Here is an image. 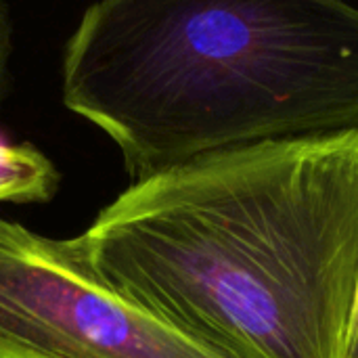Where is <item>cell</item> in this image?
<instances>
[{
  "mask_svg": "<svg viewBox=\"0 0 358 358\" xmlns=\"http://www.w3.org/2000/svg\"><path fill=\"white\" fill-rule=\"evenodd\" d=\"M13 52V21L8 6L0 2V105L8 86V63Z\"/></svg>",
  "mask_w": 358,
  "mask_h": 358,
  "instance_id": "obj_5",
  "label": "cell"
},
{
  "mask_svg": "<svg viewBox=\"0 0 358 358\" xmlns=\"http://www.w3.org/2000/svg\"><path fill=\"white\" fill-rule=\"evenodd\" d=\"M0 358H220L109 287L80 237L0 220Z\"/></svg>",
  "mask_w": 358,
  "mask_h": 358,
  "instance_id": "obj_3",
  "label": "cell"
},
{
  "mask_svg": "<svg viewBox=\"0 0 358 358\" xmlns=\"http://www.w3.org/2000/svg\"><path fill=\"white\" fill-rule=\"evenodd\" d=\"M55 164L31 145L0 141V203H44L59 189Z\"/></svg>",
  "mask_w": 358,
  "mask_h": 358,
  "instance_id": "obj_4",
  "label": "cell"
},
{
  "mask_svg": "<svg viewBox=\"0 0 358 358\" xmlns=\"http://www.w3.org/2000/svg\"><path fill=\"white\" fill-rule=\"evenodd\" d=\"M78 237L109 287L220 358H346L358 128L201 155Z\"/></svg>",
  "mask_w": 358,
  "mask_h": 358,
  "instance_id": "obj_1",
  "label": "cell"
},
{
  "mask_svg": "<svg viewBox=\"0 0 358 358\" xmlns=\"http://www.w3.org/2000/svg\"><path fill=\"white\" fill-rule=\"evenodd\" d=\"M346 358H358V296L357 304H355L352 323H350V336H348V352H346Z\"/></svg>",
  "mask_w": 358,
  "mask_h": 358,
  "instance_id": "obj_6",
  "label": "cell"
},
{
  "mask_svg": "<svg viewBox=\"0 0 358 358\" xmlns=\"http://www.w3.org/2000/svg\"><path fill=\"white\" fill-rule=\"evenodd\" d=\"M65 107L132 182L201 155L358 128V8L340 0H101L63 57Z\"/></svg>",
  "mask_w": 358,
  "mask_h": 358,
  "instance_id": "obj_2",
  "label": "cell"
}]
</instances>
